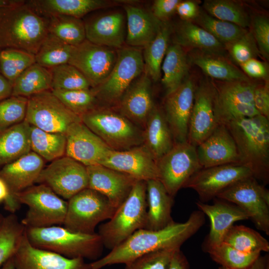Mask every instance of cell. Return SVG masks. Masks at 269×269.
I'll list each match as a JSON object with an SVG mask.
<instances>
[{
  "instance_id": "cell-1",
  "label": "cell",
  "mask_w": 269,
  "mask_h": 269,
  "mask_svg": "<svg viewBox=\"0 0 269 269\" xmlns=\"http://www.w3.org/2000/svg\"><path fill=\"white\" fill-rule=\"evenodd\" d=\"M205 221V215L199 210L193 211L183 223L174 222L156 231L138 230L107 255L90 263V269L126 264L144 254L160 250L180 249L204 225Z\"/></svg>"
},
{
  "instance_id": "cell-2",
  "label": "cell",
  "mask_w": 269,
  "mask_h": 269,
  "mask_svg": "<svg viewBox=\"0 0 269 269\" xmlns=\"http://www.w3.org/2000/svg\"><path fill=\"white\" fill-rule=\"evenodd\" d=\"M224 124L235 142L238 164L249 168L254 178L267 184L269 181V119L258 115Z\"/></svg>"
},
{
  "instance_id": "cell-3",
  "label": "cell",
  "mask_w": 269,
  "mask_h": 269,
  "mask_svg": "<svg viewBox=\"0 0 269 269\" xmlns=\"http://www.w3.org/2000/svg\"><path fill=\"white\" fill-rule=\"evenodd\" d=\"M25 236L33 247L69 258L97 260L103 244L98 233L84 234L59 225L43 228H25Z\"/></svg>"
},
{
  "instance_id": "cell-4",
  "label": "cell",
  "mask_w": 269,
  "mask_h": 269,
  "mask_svg": "<svg viewBox=\"0 0 269 269\" xmlns=\"http://www.w3.org/2000/svg\"><path fill=\"white\" fill-rule=\"evenodd\" d=\"M0 23V44L35 55L47 35L48 19L17 0Z\"/></svg>"
},
{
  "instance_id": "cell-5",
  "label": "cell",
  "mask_w": 269,
  "mask_h": 269,
  "mask_svg": "<svg viewBox=\"0 0 269 269\" xmlns=\"http://www.w3.org/2000/svg\"><path fill=\"white\" fill-rule=\"evenodd\" d=\"M146 213V181L137 180L112 218L99 226L98 234L104 247L111 250L138 230L144 229Z\"/></svg>"
},
{
  "instance_id": "cell-6",
  "label": "cell",
  "mask_w": 269,
  "mask_h": 269,
  "mask_svg": "<svg viewBox=\"0 0 269 269\" xmlns=\"http://www.w3.org/2000/svg\"><path fill=\"white\" fill-rule=\"evenodd\" d=\"M80 118L112 150H127L143 143V130L119 112L98 106Z\"/></svg>"
},
{
  "instance_id": "cell-7",
  "label": "cell",
  "mask_w": 269,
  "mask_h": 269,
  "mask_svg": "<svg viewBox=\"0 0 269 269\" xmlns=\"http://www.w3.org/2000/svg\"><path fill=\"white\" fill-rule=\"evenodd\" d=\"M17 201L27 205V211L21 220L25 228H43L63 224L67 202L48 186L33 185L15 196Z\"/></svg>"
},
{
  "instance_id": "cell-8",
  "label": "cell",
  "mask_w": 269,
  "mask_h": 269,
  "mask_svg": "<svg viewBox=\"0 0 269 269\" xmlns=\"http://www.w3.org/2000/svg\"><path fill=\"white\" fill-rule=\"evenodd\" d=\"M116 210L104 195L87 188L68 200L63 227L75 232L94 234L96 226L110 219Z\"/></svg>"
},
{
  "instance_id": "cell-9",
  "label": "cell",
  "mask_w": 269,
  "mask_h": 269,
  "mask_svg": "<svg viewBox=\"0 0 269 269\" xmlns=\"http://www.w3.org/2000/svg\"><path fill=\"white\" fill-rule=\"evenodd\" d=\"M144 70L141 49L129 46L122 47L117 51L116 63L109 76L91 90L98 102L118 103L127 89Z\"/></svg>"
},
{
  "instance_id": "cell-10",
  "label": "cell",
  "mask_w": 269,
  "mask_h": 269,
  "mask_svg": "<svg viewBox=\"0 0 269 269\" xmlns=\"http://www.w3.org/2000/svg\"><path fill=\"white\" fill-rule=\"evenodd\" d=\"M217 198L241 208L258 229L269 235V191L253 176L235 183Z\"/></svg>"
},
{
  "instance_id": "cell-11",
  "label": "cell",
  "mask_w": 269,
  "mask_h": 269,
  "mask_svg": "<svg viewBox=\"0 0 269 269\" xmlns=\"http://www.w3.org/2000/svg\"><path fill=\"white\" fill-rule=\"evenodd\" d=\"M24 121L46 132L66 134L71 125L81 120L49 90L28 98Z\"/></svg>"
},
{
  "instance_id": "cell-12",
  "label": "cell",
  "mask_w": 269,
  "mask_h": 269,
  "mask_svg": "<svg viewBox=\"0 0 269 269\" xmlns=\"http://www.w3.org/2000/svg\"><path fill=\"white\" fill-rule=\"evenodd\" d=\"M158 180L174 197L187 181L202 168L196 147L188 141L175 142L172 148L156 161Z\"/></svg>"
},
{
  "instance_id": "cell-13",
  "label": "cell",
  "mask_w": 269,
  "mask_h": 269,
  "mask_svg": "<svg viewBox=\"0 0 269 269\" xmlns=\"http://www.w3.org/2000/svg\"><path fill=\"white\" fill-rule=\"evenodd\" d=\"M36 183L48 186L60 197L69 200L88 188L86 166L65 155L44 167Z\"/></svg>"
},
{
  "instance_id": "cell-14",
  "label": "cell",
  "mask_w": 269,
  "mask_h": 269,
  "mask_svg": "<svg viewBox=\"0 0 269 269\" xmlns=\"http://www.w3.org/2000/svg\"><path fill=\"white\" fill-rule=\"evenodd\" d=\"M250 176H253L249 168L237 163L202 168L187 181L183 188L195 190L199 201L204 203L217 198L230 186Z\"/></svg>"
},
{
  "instance_id": "cell-15",
  "label": "cell",
  "mask_w": 269,
  "mask_h": 269,
  "mask_svg": "<svg viewBox=\"0 0 269 269\" xmlns=\"http://www.w3.org/2000/svg\"><path fill=\"white\" fill-rule=\"evenodd\" d=\"M117 59V51L115 49L97 45L86 39L74 47L68 63L84 75L93 88L107 78Z\"/></svg>"
},
{
  "instance_id": "cell-16",
  "label": "cell",
  "mask_w": 269,
  "mask_h": 269,
  "mask_svg": "<svg viewBox=\"0 0 269 269\" xmlns=\"http://www.w3.org/2000/svg\"><path fill=\"white\" fill-rule=\"evenodd\" d=\"M44 160L31 151L0 169V178L6 184L9 197L4 203L5 210L14 213L20 204L15 199L18 193L32 186L44 168Z\"/></svg>"
},
{
  "instance_id": "cell-17",
  "label": "cell",
  "mask_w": 269,
  "mask_h": 269,
  "mask_svg": "<svg viewBox=\"0 0 269 269\" xmlns=\"http://www.w3.org/2000/svg\"><path fill=\"white\" fill-rule=\"evenodd\" d=\"M216 89L208 81L196 87L190 117L187 141L197 147L219 125L215 114Z\"/></svg>"
},
{
  "instance_id": "cell-18",
  "label": "cell",
  "mask_w": 269,
  "mask_h": 269,
  "mask_svg": "<svg viewBox=\"0 0 269 269\" xmlns=\"http://www.w3.org/2000/svg\"><path fill=\"white\" fill-rule=\"evenodd\" d=\"M100 164L136 180L158 179L156 161L142 144L124 150L111 149Z\"/></svg>"
},
{
  "instance_id": "cell-19",
  "label": "cell",
  "mask_w": 269,
  "mask_h": 269,
  "mask_svg": "<svg viewBox=\"0 0 269 269\" xmlns=\"http://www.w3.org/2000/svg\"><path fill=\"white\" fill-rule=\"evenodd\" d=\"M196 86L191 79L166 95L162 110L175 142L187 141L188 126Z\"/></svg>"
},
{
  "instance_id": "cell-20",
  "label": "cell",
  "mask_w": 269,
  "mask_h": 269,
  "mask_svg": "<svg viewBox=\"0 0 269 269\" xmlns=\"http://www.w3.org/2000/svg\"><path fill=\"white\" fill-rule=\"evenodd\" d=\"M65 155L86 166L100 164L111 149L81 121L71 125L66 133Z\"/></svg>"
},
{
  "instance_id": "cell-21",
  "label": "cell",
  "mask_w": 269,
  "mask_h": 269,
  "mask_svg": "<svg viewBox=\"0 0 269 269\" xmlns=\"http://www.w3.org/2000/svg\"><path fill=\"white\" fill-rule=\"evenodd\" d=\"M88 188L104 195L117 209L137 181L133 177L101 164L86 166Z\"/></svg>"
},
{
  "instance_id": "cell-22",
  "label": "cell",
  "mask_w": 269,
  "mask_h": 269,
  "mask_svg": "<svg viewBox=\"0 0 269 269\" xmlns=\"http://www.w3.org/2000/svg\"><path fill=\"white\" fill-rule=\"evenodd\" d=\"M13 260L15 269H91L83 259H69L33 247L25 233Z\"/></svg>"
},
{
  "instance_id": "cell-23",
  "label": "cell",
  "mask_w": 269,
  "mask_h": 269,
  "mask_svg": "<svg viewBox=\"0 0 269 269\" xmlns=\"http://www.w3.org/2000/svg\"><path fill=\"white\" fill-rule=\"evenodd\" d=\"M119 112L142 130L155 105L152 81L143 72L125 91L119 103Z\"/></svg>"
},
{
  "instance_id": "cell-24",
  "label": "cell",
  "mask_w": 269,
  "mask_h": 269,
  "mask_svg": "<svg viewBox=\"0 0 269 269\" xmlns=\"http://www.w3.org/2000/svg\"><path fill=\"white\" fill-rule=\"evenodd\" d=\"M124 14L119 11L94 15L83 20L86 39L101 46L120 49L126 40Z\"/></svg>"
},
{
  "instance_id": "cell-25",
  "label": "cell",
  "mask_w": 269,
  "mask_h": 269,
  "mask_svg": "<svg viewBox=\"0 0 269 269\" xmlns=\"http://www.w3.org/2000/svg\"><path fill=\"white\" fill-rule=\"evenodd\" d=\"M202 168L238 164V153L233 137L226 125L219 124L212 134L196 147Z\"/></svg>"
},
{
  "instance_id": "cell-26",
  "label": "cell",
  "mask_w": 269,
  "mask_h": 269,
  "mask_svg": "<svg viewBox=\"0 0 269 269\" xmlns=\"http://www.w3.org/2000/svg\"><path fill=\"white\" fill-rule=\"evenodd\" d=\"M216 200L213 204L198 201L196 204L210 221V230L204 249L221 244L229 229L235 222L249 219L247 214L238 206L225 200Z\"/></svg>"
},
{
  "instance_id": "cell-27",
  "label": "cell",
  "mask_w": 269,
  "mask_h": 269,
  "mask_svg": "<svg viewBox=\"0 0 269 269\" xmlns=\"http://www.w3.org/2000/svg\"><path fill=\"white\" fill-rule=\"evenodd\" d=\"M124 8L127 17L126 43L129 46L144 48L155 38L163 21L141 7L126 4Z\"/></svg>"
},
{
  "instance_id": "cell-28",
  "label": "cell",
  "mask_w": 269,
  "mask_h": 269,
  "mask_svg": "<svg viewBox=\"0 0 269 269\" xmlns=\"http://www.w3.org/2000/svg\"><path fill=\"white\" fill-rule=\"evenodd\" d=\"M147 213L144 229L156 231L174 222L171 217L173 197L158 179L146 181Z\"/></svg>"
},
{
  "instance_id": "cell-29",
  "label": "cell",
  "mask_w": 269,
  "mask_h": 269,
  "mask_svg": "<svg viewBox=\"0 0 269 269\" xmlns=\"http://www.w3.org/2000/svg\"><path fill=\"white\" fill-rule=\"evenodd\" d=\"M26 2L35 12L44 17L63 15L81 19L96 10L117 3L106 0H30Z\"/></svg>"
},
{
  "instance_id": "cell-30",
  "label": "cell",
  "mask_w": 269,
  "mask_h": 269,
  "mask_svg": "<svg viewBox=\"0 0 269 269\" xmlns=\"http://www.w3.org/2000/svg\"><path fill=\"white\" fill-rule=\"evenodd\" d=\"M175 143L162 110L154 106L143 130L142 145L157 161Z\"/></svg>"
},
{
  "instance_id": "cell-31",
  "label": "cell",
  "mask_w": 269,
  "mask_h": 269,
  "mask_svg": "<svg viewBox=\"0 0 269 269\" xmlns=\"http://www.w3.org/2000/svg\"><path fill=\"white\" fill-rule=\"evenodd\" d=\"M182 48H195L221 56L226 50L225 45L211 34L190 20H183L176 26L174 42Z\"/></svg>"
},
{
  "instance_id": "cell-32",
  "label": "cell",
  "mask_w": 269,
  "mask_h": 269,
  "mask_svg": "<svg viewBox=\"0 0 269 269\" xmlns=\"http://www.w3.org/2000/svg\"><path fill=\"white\" fill-rule=\"evenodd\" d=\"M30 127L24 121L0 132V169L31 151Z\"/></svg>"
},
{
  "instance_id": "cell-33",
  "label": "cell",
  "mask_w": 269,
  "mask_h": 269,
  "mask_svg": "<svg viewBox=\"0 0 269 269\" xmlns=\"http://www.w3.org/2000/svg\"><path fill=\"white\" fill-rule=\"evenodd\" d=\"M189 60L183 48L173 43L169 45L162 63L161 82L166 95L176 90L185 81L189 70Z\"/></svg>"
},
{
  "instance_id": "cell-34",
  "label": "cell",
  "mask_w": 269,
  "mask_h": 269,
  "mask_svg": "<svg viewBox=\"0 0 269 269\" xmlns=\"http://www.w3.org/2000/svg\"><path fill=\"white\" fill-rule=\"evenodd\" d=\"M172 29L169 22L163 21L155 38L144 47V72L153 82L157 81L160 78L161 65Z\"/></svg>"
},
{
  "instance_id": "cell-35",
  "label": "cell",
  "mask_w": 269,
  "mask_h": 269,
  "mask_svg": "<svg viewBox=\"0 0 269 269\" xmlns=\"http://www.w3.org/2000/svg\"><path fill=\"white\" fill-rule=\"evenodd\" d=\"M220 56L202 51L193 54L191 59L203 72L215 79L223 82L251 81L242 71Z\"/></svg>"
},
{
  "instance_id": "cell-36",
  "label": "cell",
  "mask_w": 269,
  "mask_h": 269,
  "mask_svg": "<svg viewBox=\"0 0 269 269\" xmlns=\"http://www.w3.org/2000/svg\"><path fill=\"white\" fill-rule=\"evenodd\" d=\"M51 74L49 69L35 63L25 70L12 83L11 96L29 98L51 90Z\"/></svg>"
},
{
  "instance_id": "cell-37",
  "label": "cell",
  "mask_w": 269,
  "mask_h": 269,
  "mask_svg": "<svg viewBox=\"0 0 269 269\" xmlns=\"http://www.w3.org/2000/svg\"><path fill=\"white\" fill-rule=\"evenodd\" d=\"M30 126L31 151L51 162L65 155L66 134L48 132Z\"/></svg>"
},
{
  "instance_id": "cell-38",
  "label": "cell",
  "mask_w": 269,
  "mask_h": 269,
  "mask_svg": "<svg viewBox=\"0 0 269 269\" xmlns=\"http://www.w3.org/2000/svg\"><path fill=\"white\" fill-rule=\"evenodd\" d=\"M224 243L241 252H268L269 243L259 232L244 225H233L225 234Z\"/></svg>"
},
{
  "instance_id": "cell-39",
  "label": "cell",
  "mask_w": 269,
  "mask_h": 269,
  "mask_svg": "<svg viewBox=\"0 0 269 269\" xmlns=\"http://www.w3.org/2000/svg\"><path fill=\"white\" fill-rule=\"evenodd\" d=\"M46 17L48 19V32L67 44L76 46L86 39L82 19L63 15Z\"/></svg>"
},
{
  "instance_id": "cell-40",
  "label": "cell",
  "mask_w": 269,
  "mask_h": 269,
  "mask_svg": "<svg viewBox=\"0 0 269 269\" xmlns=\"http://www.w3.org/2000/svg\"><path fill=\"white\" fill-rule=\"evenodd\" d=\"M74 47L48 33L35 55L36 63L49 69L68 63Z\"/></svg>"
},
{
  "instance_id": "cell-41",
  "label": "cell",
  "mask_w": 269,
  "mask_h": 269,
  "mask_svg": "<svg viewBox=\"0 0 269 269\" xmlns=\"http://www.w3.org/2000/svg\"><path fill=\"white\" fill-rule=\"evenodd\" d=\"M25 230L15 214L11 213L4 217L0 225V267L14 256Z\"/></svg>"
},
{
  "instance_id": "cell-42",
  "label": "cell",
  "mask_w": 269,
  "mask_h": 269,
  "mask_svg": "<svg viewBox=\"0 0 269 269\" xmlns=\"http://www.w3.org/2000/svg\"><path fill=\"white\" fill-rule=\"evenodd\" d=\"M203 8L210 16L234 23L245 29L251 26V19L239 3L228 0H206Z\"/></svg>"
},
{
  "instance_id": "cell-43",
  "label": "cell",
  "mask_w": 269,
  "mask_h": 269,
  "mask_svg": "<svg viewBox=\"0 0 269 269\" xmlns=\"http://www.w3.org/2000/svg\"><path fill=\"white\" fill-rule=\"evenodd\" d=\"M204 250L209 254L213 261L228 269H246L261 256V253L241 252L224 243Z\"/></svg>"
},
{
  "instance_id": "cell-44",
  "label": "cell",
  "mask_w": 269,
  "mask_h": 269,
  "mask_svg": "<svg viewBox=\"0 0 269 269\" xmlns=\"http://www.w3.org/2000/svg\"><path fill=\"white\" fill-rule=\"evenodd\" d=\"M256 85L251 81L223 82L215 86V104H245L254 106L253 94Z\"/></svg>"
},
{
  "instance_id": "cell-45",
  "label": "cell",
  "mask_w": 269,
  "mask_h": 269,
  "mask_svg": "<svg viewBox=\"0 0 269 269\" xmlns=\"http://www.w3.org/2000/svg\"><path fill=\"white\" fill-rule=\"evenodd\" d=\"M193 21L224 45L236 40L248 31L247 29L214 18L203 11H199Z\"/></svg>"
},
{
  "instance_id": "cell-46",
  "label": "cell",
  "mask_w": 269,
  "mask_h": 269,
  "mask_svg": "<svg viewBox=\"0 0 269 269\" xmlns=\"http://www.w3.org/2000/svg\"><path fill=\"white\" fill-rule=\"evenodd\" d=\"M35 63V55L23 50L9 48L0 51V71L12 84L25 70Z\"/></svg>"
},
{
  "instance_id": "cell-47",
  "label": "cell",
  "mask_w": 269,
  "mask_h": 269,
  "mask_svg": "<svg viewBox=\"0 0 269 269\" xmlns=\"http://www.w3.org/2000/svg\"><path fill=\"white\" fill-rule=\"evenodd\" d=\"M51 74V90H88L91 85L84 75L75 66L69 64L49 69Z\"/></svg>"
},
{
  "instance_id": "cell-48",
  "label": "cell",
  "mask_w": 269,
  "mask_h": 269,
  "mask_svg": "<svg viewBox=\"0 0 269 269\" xmlns=\"http://www.w3.org/2000/svg\"><path fill=\"white\" fill-rule=\"evenodd\" d=\"M51 91L69 110L79 117L98 106V101L91 88Z\"/></svg>"
},
{
  "instance_id": "cell-49",
  "label": "cell",
  "mask_w": 269,
  "mask_h": 269,
  "mask_svg": "<svg viewBox=\"0 0 269 269\" xmlns=\"http://www.w3.org/2000/svg\"><path fill=\"white\" fill-rule=\"evenodd\" d=\"M28 98L11 96L0 102V132L25 120Z\"/></svg>"
},
{
  "instance_id": "cell-50",
  "label": "cell",
  "mask_w": 269,
  "mask_h": 269,
  "mask_svg": "<svg viewBox=\"0 0 269 269\" xmlns=\"http://www.w3.org/2000/svg\"><path fill=\"white\" fill-rule=\"evenodd\" d=\"M231 58L241 65L256 58L260 54L258 45L251 31H248L236 40L225 45Z\"/></svg>"
},
{
  "instance_id": "cell-51",
  "label": "cell",
  "mask_w": 269,
  "mask_h": 269,
  "mask_svg": "<svg viewBox=\"0 0 269 269\" xmlns=\"http://www.w3.org/2000/svg\"><path fill=\"white\" fill-rule=\"evenodd\" d=\"M178 249H163L144 254L126 264L125 269H168Z\"/></svg>"
},
{
  "instance_id": "cell-52",
  "label": "cell",
  "mask_w": 269,
  "mask_h": 269,
  "mask_svg": "<svg viewBox=\"0 0 269 269\" xmlns=\"http://www.w3.org/2000/svg\"><path fill=\"white\" fill-rule=\"evenodd\" d=\"M252 32L260 54L266 59L269 56V20L262 15L255 16L252 20Z\"/></svg>"
},
{
  "instance_id": "cell-53",
  "label": "cell",
  "mask_w": 269,
  "mask_h": 269,
  "mask_svg": "<svg viewBox=\"0 0 269 269\" xmlns=\"http://www.w3.org/2000/svg\"><path fill=\"white\" fill-rule=\"evenodd\" d=\"M254 106L259 114L269 119V89L268 82L256 85L253 94Z\"/></svg>"
},
{
  "instance_id": "cell-54",
  "label": "cell",
  "mask_w": 269,
  "mask_h": 269,
  "mask_svg": "<svg viewBox=\"0 0 269 269\" xmlns=\"http://www.w3.org/2000/svg\"><path fill=\"white\" fill-rule=\"evenodd\" d=\"M179 0H156L151 8V13L157 19L163 21L176 11Z\"/></svg>"
},
{
  "instance_id": "cell-55",
  "label": "cell",
  "mask_w": 269,
  "mask_h": 269,
  "mask_svg": "<svg viewBox=\"0 0 269 269\" xmlns=\"http://www.w3.org/2000/svg\"><path fill=\"white\" fill-rule=\"evenodd\" d=\"M243 72L248 76L256 79H267L268 70L263 62L253 58L240 65Z\"/></svg>"
},
{
  "instance_id": "cell-56",
  "label": "cell",
  "mask_w": 269,
  "mask_h": 269,
  "mask_svg": "<svg viewBox=\"0 0 269 269\" xmlns=\"http://www.w3.org/2000/svg\"><path fill=\"white\" fill-rule=\"evenodd\" d=\"M199 11L196 3L191 0H180L176 8L177 14L183 20L194 19Z\"/></svg>"
},
{
  "instance_id": "cell-57",
  "label": "cell",
  "mask_w": 269,
  "mask_h": 269,
  "mask_svg": "<svg viewBox=\"0 0 269 269\" xmlns=\"http://www.w3.org/2000/svg\"><path fill=\"white\" fill-rule=\"evenodd\" d=\"M168 269H190L188 261L180 249L174 253Z\"/></svg>"
},
{
  "instance_id": "cell-58",
  "label": "cell",
  "mask_w": 269,
  "mask_h": 269,
  "mask_svg": "<svg viewBox=\"0 0 269 269\" xmlns=\"http://www.w3.org/2000/svg\"><path fill=\"white\" fill-rule=\"evenodd\" d=\"M12 84L0 75V102L11 96Z\"/></svg>"
},
{
  "instance_id": "cell-59",
  "label": "cell",
  "mask_w": 269,
  "mask_h": 269,
  "mask_svg": "<svg viewBox=\"0 0 269 269\" xmlns=\"http://www.w3.org/2000/svg\"><path fill=\"white\" fill-rule=\"evenodd\" d=\"M219 269H228L220 266ZM246 269H269V259L268 255L260 257L249 268Z\"/></svg>"
},
{
  "instance_id": "cell-60",
  "label": "cell",
  "mask_w": 269,
  "mask_h": 269,
  "mask_svg": "<svg viewBox=\"0 0 269 269\" xmlns=\"http://www.w3.org/2000/svg\"><path fill=\"white\" fill-rule=\"evenodd\" d=\"M7 186L3 180L0 178V203L6 202L9 197Z\"/></svg>"
},
{
  "instance_id": "cell-61",
  "label": "cell",
  "mask_w": 269,
  "mask_h": 269,
  "mask_svg": "<svg viewBox=\"0 0 269 269\" xmlns=\"http://www.w3.org/2000/svg\"><path fill=\"white\" fill-rule=\"evenodd\" d=\"M0 269H15L13 257L6 261L1 267H0Z\"/></svg>"
},
{
  "instance_id": "cell-62",
  "label": "cell",
  "mask_w": 269,
  "mask_h": 269,
  "mask_svg": "<svg viewBox=\"0 0 269 269\" xmlns=\"http://www.w3.org/2000/svg\"><path fill=\"white\" fill-rule=\"evenodd\" d=\"M8 2L5 0H0V9L2 8L7 5Z\"/></svg>"
},
{
  "instance_id": "cell-63",
  "label": "cell",
  "mask_w": 269,
  "mask_h": 269,
  "mask_svg": "<svg viewBox=\"0 0 269 269\" xmlns=\"http://www.w3.org/2000/svg\"><path fill=\"white\" fill-rule=\"evenodd\" d=\"M3 218L4 217L1 214H0V225L1 224Z\"/></svg>"
}]
</instances>
